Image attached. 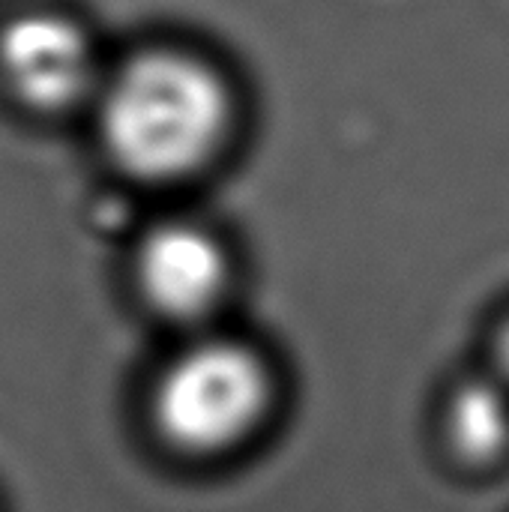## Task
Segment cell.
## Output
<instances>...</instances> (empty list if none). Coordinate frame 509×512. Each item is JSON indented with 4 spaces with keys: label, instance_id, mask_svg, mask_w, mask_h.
I'll return each mask as SVG.
<instances>
[{
    "label": "cell",
    "instance_id": "obj_6",
    "mask_svg": "<svg viewBox=\"0 0 509 512\" xmlns=\"http://www.w3.org/2000/svg\"><path fill=\"white\" fill-rule=\"evenodd\" d=\"M495 357H498V372H501V384L509 390V321L507 327L501 330L498 336V348H495Z\"/></svg>",
    "mask_w": 509,
    "mask_h": 512
},
{
    "label": "cell",
    "instance_id": "obj_4",
    "mask_svg": "<svg viewBox=\"0 0 509 512\" xmlns=\"http://www.w3.org/2000/svg\"><path fill=\"white\" fill-rule=\"evenodd\" d=\"M132 282L141 303L165 324H207L231 294L234 258L228 243L201 219L153 222L135 243Z\"/></svg>",
    "mask_w": 509,
    "mask_h": 512
},
{
    "label": "cell",
    "instance_id": "obj_5",
    "mask_svg": "<svg viewBox=\"0 0 509 512\" xmlns=\"http://www.w3.org/2000/svg\"><path fill=\"white\" fill-rule=\"evenodd\" d=\"M447 444L471 468L498 465L509 453V390L501 381L474 378L447 402Z\"/></svg>",
    "mask_w": 509,
    "mask_h": 512
},
{
    "label": "cell",
    "instance_id": "obj_3",
    "mask_svg": "<svg viewBox=\"0 0 509 512\" xmlns=\"http://www.w3.org/2000/svg\"><path fill=\"white\" fill-rule=\"evenodd\" d=\"M105 75L87 27L60 9H24L0 24V87L33 114L90 108Z\"/></svg>",
    "mask_w": 509,
    "mask_h": 512
},
{
    "label": "cell",
    "instance_id": "obj_1",
    "mask_svg": "<svg viewBox=\"0 0 509 512\" xmlns=\"http://www.w3.org/2000/svg\"><path fill=\"white\" fill-rule=\"evenodd\" d=\"M108 162L144 186H177L210 171L237 129L225 72L180 45H150L105 66L90 102Z\"/></svg>",
    "mask_w": 509,
    "mask_h": 512
},
{
    "label": "cell",
    "instance_id": "obj_2",
    "mask_svg": "<svg viewBox=\"0 0 509 512\" xmlns=\"http://www.w3.org/2000/svg\"><path fill=\"white\" fill-rule=\"evenodd\" d=\"M276 399V372L255 345L207 333L165 360L147 417L165 450L213 462L249 447L267 429Z\"/></svg>",
    "mask_w": 509,
    "mask_h": 512
}]
</instances>
